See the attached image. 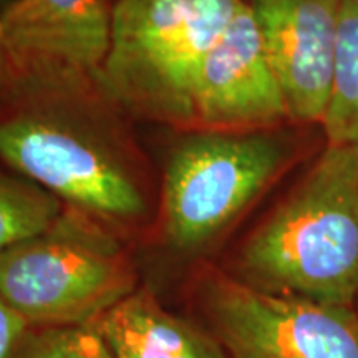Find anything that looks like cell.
<instances>
[{"label":"cell","instance_id":"cell-4","mask_svg":"<svg viewBox=\"0 0 358 358\" xmlns=\"http://www.w3.org/2000/svg\"><path fill=\"white\" fill-rule=\"evenodd\" d=\"M111 0H7L0 6V118L98 88Z\"/></svg>","mask_w":358,"mask_h":358},{"label":"cell","instance_id":"cell-7","mask_svg":"<svg viewBox=\"0 0 358 358\" xmlns=\"http://www.w3.org/2000/svg\"><path fill=\"white\" fill-rule=\"evenodd\" d=\"M204 303L214 337L232 358H358V315L350 307L250 287L213 275Z\"/></svg>","mask_w":358,"mask_h":358},{"label":"cell","instance_id":"cell-15","mask_svg":"<svg viewBox=\"0 0 358 358\" xmlns=\"http://www.w3.org/2000/svg\"><path fill=\"white\" fill-rule=\"evenodd\" d=\"M111 2H113V0H111Z\"/></svg>","mask_w":358,"mask_h":358},{"label":"cell","instance_id":"cell-12","mask_svg":"<svg viewBox=\"0 0 358 358\" xmlns=\"http://www.w3.org/2000/svg\"><path fill=\"white\" fill-rule=\"evenodd\" d=\"M64 209V203L43 187L0 171V256L47 231Z\"/></svg>","mask_w":358,"mask_h":358},{"label":"cell","instance_id":"cell-9","mask_svg":"<svg viewBox=\"0 0 358 358\" xmlns=\"http://www.w3.org/2000/svg\"><path fill=\"white\" fill-rule=\"evenodd\" d=\"M289 118L322 123L332 83L342 0H248Z\"/></svg>","mask_w":358,"mask_h":358},{"label":"cell","instance_id":"cell-11","mask_svg":"<svg viewBox=\"0 0 358 358\" xmlns=\"http://www.w3.org/2000/svg\"><path fill=\"white\" fill-rule=\"evenodd\" d=\"M329 145L358 146V0H342L332 83L322 118Z\"/></svg>","mask_w":358,"mask_h":358},{"label":"cell","instance_id":"cell-10","mask_svg":"<svg viewBox=\"0 0 358 358\" xmlns=\"http://www.w3.org/2000/svg\"><path fill=\"white\" fill-rule=\"evenodd\" d=\"M115 358H227L213 335L136 290L93 322Z\"/></svg>","mask_w":358,"mask_h":358},{"label":"cell","instance_id":"cell-1","mask_svg":"<svg viewBox=\"0 0 358 358\" xmlns=\"http://www.w3.org/2000/svg\"><path fill=\"white\" fill-rule=\"evenodd\" d=\"M264 292L350 307L358 302V146L329 145L239 256Z\"/></svg>","mask_w":358,"mask_h":358},{"label":"cell","instance_id":"cell-3","mask_svg":"<svg viewBox=\"0 0 358 358\" xmlns=\"http://www.w3.org/2000/svg\"><path fill=\"white\" fill-rule=\"evenodd\" d=\"M136 292V274L100 219L65 208L0 256V299L30 329L90 325Z\"/></svg>","mask_w":358,"mask_h":358},{"label":"cell","instance_id":"cell-5","mask_svg":"<svg viewBox=\"0 0 358 358\" xmlns=\"http://www.w3.org/2000/svg\"><path fill=\"white\" fill-rule=\"evenodd\" d=\"M287 134L198 131L174 148L164 171L168 241L196 250L214 239L284 171L292 158Z\"/></svg>","mask_w":358,"mask_h":358},{"label":"cell","instance_id":"cell-6","mask_svg":"<svg viewBox=\"0 0 358 358\" xmlns=\"http://www.w3.org/2000/svg\"><path fill=\"white\" fill-rule=\"evenodd\" d=\"M0 159L69 208L100 221L146 214L145 194L113 155L40 110L0 118Z\"/></svg>","mask_w":358,"mask_h":358},{"label":"cell","instance_id":"cell-14","mask_svg":"<svg viewBox=\"0 0 358 358\" xmlns=\"http://www.w3.org/2000/svg\"><path fill=\"white\" fill-rule=\"evenodd\" d=\"M30 327L0 299V358H12Z\"/></svg>","mask_w":358,"mask_h":358},{"label":"cell","instance_id":"cell-8","mask_svg":"<svg viewBox=\"0 0 358 358\" xmlns=\"http://www.w3.org/2000/svg\"><path fill=\"white\" fill-rule=\"evenodd\" d=\"M289 118L282 93L248 0L206 53L192 92V127L203 131L272 129Z\"/></svg>","mask_w":358,"mask_h":358},{"label":"cell","instance_id":"cell-2","mask_svg":"<svg viewBox=\"0 0 358 358\" xmlns=\"http://www.w3.org/2000/svg\"><path fill=\"white\" fill-rule=\"evenodd\" d=\"M243 0H113L98 87L138 118L192 128V92L206 53Z\"/></svg>","mask_w":358,"mask_h":358},{"label":"cell","instance_id":"cell-13","mask_svg":"<svg viewBox=\"0 0 358 358\" xmlns=\"http://www.w3.org/2000/svg\"><path fill=\"white\" fill-rule=\"evenodd\" d=\"M12 358H115L93 324L30 329Z\"/></svg>","mask_w":358,"mask_h":358}]
</instances>
